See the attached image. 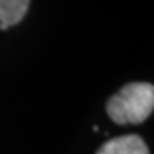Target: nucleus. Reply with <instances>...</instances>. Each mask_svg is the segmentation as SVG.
Wrapping results in <instances>:
<instances>
[{"instance_id":"nucleus-1","label":"nucleus","mask_w":154,"mask_h":154,"mask_svg":"<svg viewBox=\"0 0 154 154\" xmlns=\"http://www.w3.org/2000/svg\"><path fill=\"white\" fill-rule=\"evenodd\" d=\"M154 108V86L149 82H130L115 93L106 103V111L115 123H142Z\"/></svg>"},{"instance_id":"nucleus-3","label":"nucleus","mask_w":154,"mask_h":154,"mask_svg":"<svg viewBox=\"0 0 154 154\" xmlns=\"http://www.w3.org/2000/svg\"><path fill=\"white\" fill-rule=\"evenodd\" d=\"M31 0H0V29H9L24 19Z\"/></svg>"},{"instance_id":"nucleus-2","label":"nucleus","mask_w":154,"mask_h":154,"mask_svg":"<svg viewBox=\"0 0 154 154\" xmlns=\"http://www.w3.org/2000/svg\"><path fill=\"white\" fill-rule=\"evenodd\" d=\"M96 154H149V149L139 135H122L105 142Z\"/></svg>"}]
</instances>
